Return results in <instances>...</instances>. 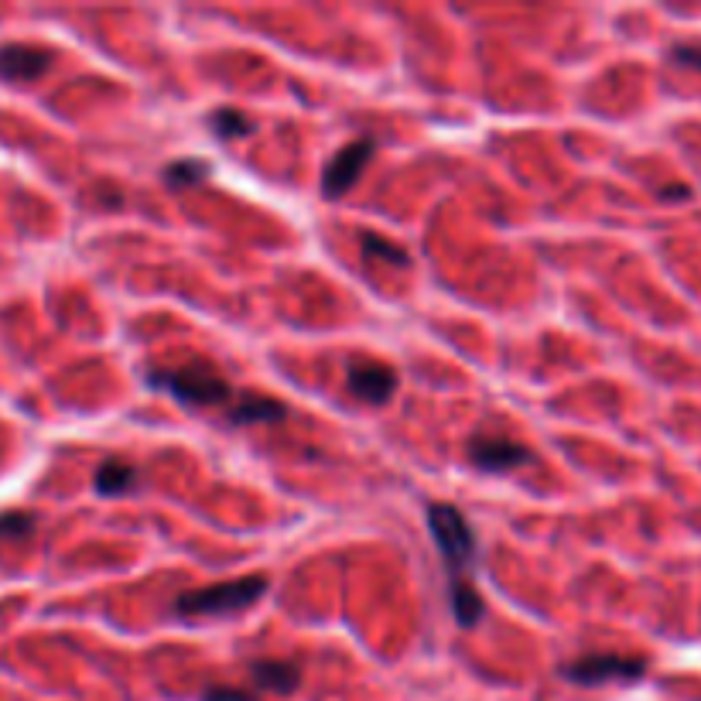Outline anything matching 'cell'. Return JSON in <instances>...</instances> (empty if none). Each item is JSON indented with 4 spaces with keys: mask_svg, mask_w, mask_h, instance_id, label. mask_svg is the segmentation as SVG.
I'll use <instances>...</instances> for the list:
<instances>
[{
    "mask_svg": "<svg viewBox=\"0 0 701 701\" xmlns=\"http://www.w3.org/2000/svg\"><path fill=\"white\" fill-rule=\"evenodd\" d=\"M202 701H257V691L236 688V685H212L202 691Z\"/></svg>",
    "mask_w": 701,
    "mask_h": 701,
    "instance_id": "2e32d148",
    "label": "cell"
},
{
    "mask_svg": "<svg viewBox=\"0 0 701 701\" xmlns=\"http://www.w3.org/2000/svg\"><path fill=\"white\" fill-rule=\"evenodd\" d=\"M226 418L233 425H278L287 418V404L263 394H239L236 401H230Z\"/></svg>",
    "mask_w": 701,
    "mask_h": 701,
    "instance_id": "9c48e42d",
    "label": "cell"
},
{
    "mask_svg": "<svg viewBox=\"0 0 701 701\" xmlns=\"http://www.w3.org/2000/svg\"><path fill=\"white\" fill-rule=\"evenodd\" d=\"M373 158V140H349L346 148H340L332 155V161L325 164L322 172V196L325 199H343L346 192L362 179L367 164Z\"/></svg>",
    "mask_w": 701,
    "mask_h": 701,
    "instance_id": "8992f818",
    "label": "cell"
},
{
    "mask_svg": "<svg viewBox=\"0 0 701 701\" xmlns=\"http://www.w3.org/2000/svg\"><path fill=\"white\" fill-rule=\"evenodd\" d=\"M469 463L482 472H514L527 463H534V452L514 439H496V434H476L466 445Z\"/></svg>",
    "mask_w": 701,
    "mask_h": 701,
    "instance_id": "52a82bcc",
    "label": "cell"
},
{
    "mask_svg": "<svg viewBox=\"0 0 701 701\" xmlns=\"http://www.w3.org/2000/svg\"><path fill=\"white\" fill-rule=\"evenodd\" d=\"M647 674L643 657H623V654H586L562 667V678L582 688H595L606 681H640Z\"/></svg>",
    "mask_w": 701,
    "mask_h": 701,
    "instance_id": "277c9868",
    "label": "cell"
},
{
    "mask_svg": "<svg viewBox=\"0 0 701 701\" xmlns=\"http://www.w3.org/2000/svg\"><path fill=\"white\" fill-rule=\"evenodd\" d=\"M428 530L434 544H439V554L445 562L448 571V602H452V616L463 630H472L479 626L482 613V595L472 582V571L479 562V548H476V534L466 520V514L452 503H428Z\"/></svg>",
    "mask_w": 701,
    "mask_h": 701,
    "instance_id": "6da1fadb",
    "label": "cell"
},
{
    "mask_svg": "<svg viewBox=\"0 0 701 701\" xmlns=\"http://www.w3.org/2000/svg\"><path fill=\"white\" fill-rule=\"evenodd\" d=\"M359 244H362V254H367L370 260H383V263H391V268H407L410 257L404 247H397L394 239H386L380 233H359Z\"/></svg>",
    "mask_w": 701,
    "mask_h": 701,
    "instance_id": "4fadbf2b",
    "label": "cell"
},
{
    "mask_svg": "<svg viewBox=\"0 0 701 701\" xmlns=\"http://www.w3.org/2000/svg\"><path fill=\"white\" fill-rule=\"evenodd\" d=\"M671 62H678V65H685V69H698V72H701V45H698V41L671 45Z\"/></svg>",
    "mask_w": 701,
    "mask_h": 701,
    "instance_id": "e0dca14e",
    "label": "cell"
},
{
    "mask_svg": "<svg viewBox=\"0 0 701 701\" xmlns=\"http://www.w3.org/2000/svg\"><path fill=\"white\" fill-rule=\"evenodd\" d=\"M250 678L260 691H271V694H292L302 685V671L292 661H254L250 664Z\"/></svg>",
    "mask_w": 701,
    "mask_h": 701,
    "instance_id": "30bf717a",
    "label": "cell"
},
{
    "mask_svg": "<svg viewBox=\"0 0 701 701\" xmlns=\"http://www.w3.org/2000/svg\"><path fill=\"white\" fill-rule=\"evenodd\" d=\"M209 127L216 131V137H220V140H236V137H247V134L257 131V124H254V120H250L247 113L230 110V107L216 110V113L209 116Z\"/></svg>",
    "mask_w": 701,
    "mask_h": 701,
    "instance_id": "7c38bea8",
    "label": "cell"
},
{
    "mask_svg": "<svg viewBox=\"0 0 701 701\" xmlns=\"http://www.w3.org/2000/svg\"><path fill=\"white\" fill-rule=\"evenodd\" d=\"M48 65H52V52L41 45H0V83H35L45 76Z\"/></svg>",
    "mask_w": 701,
    "mask_h": 701,
    "instance_id": "ba28073f",
    "label": "cell"
},
{
    "mask_svg": "<svg viewBox=\"0 0 701 701\" xmlns=\"http://www.w3.org/2000/svg\"><path fill=\"white\" fill-rule=\"evenodd\" d=\"M148 383L172 394L185 407H223L233 401V383L209 359H188L172 370H151Z\"/></svg>",
    "mask_w": 701,
    "mask_h": 701,
    "instance_id": "7a4b0ae2",
    "label": "cell"
},
{
    "mask_svg": "<svg viewBox=\"0 0 701 701\" xmlns=\"http://www.w3.org/2000/svg\"><path fill=\"white\" fill-rule=\"evenodd\" d=\"M397 370L386 367L380 359H367V356H353L346 362V391L370 407H383L391 404L397 394Z\"/></svg>",
    "mask_w": 701,
    "mask_h": 701,
    "instance_id": "5b68a950",
    "label": "cell"
},
{
    "mask_svg": "<svg viewBox=\"0 0 701 701\" xmlns=\"http://www.w3.org/2000/svg\"><path fill=\"white\" fill-rule=\"evenodd\" d=\"M35 534V517L32 514H0V538H11V541H24Z\"/></svg>",
    "mask_w": 701,
    "mask_h": 701,
    "instance_id": "9a60e30c",
    "label": "cell"
},
{
    "mask_svg": "<svg viewBox=\"0 0 701 701\" xmlns=\"http://www.w3.org/2000/svg\"><path fill=\"white\" fill-rule=\"evenodd\" d=\"M93 487L100 496H124L137 487V472L131 463H124V458H107V463H100V469H96Z\"/></svg>",
    "mask_w": 701,
    "mask_h": 701,
    "instance_id": "8fae6325",
    "label": "cell"
},
{
    "mask_svg": "<svg viewBox=\"0 0 701 701\" xmlns=\"http://www.w3.org/2000/svg\"><path fill=\"white\" fill-rule=\"evenodd\" d=\"M271 589V582L263 575H247V578H233V582H216L192 589L175 599V613L179 616H236L250 610L260 595Z\"/></svg>",
    "mask_w": 701,
    "mask_h": 701,
    "instance_id": "3957f363",
    "label": "cell"
},
{
    "mask_svg": "<svg viewBox=\"0 0 701 701\" xmlns=\"http://www.w3.org/2000/svg\"><path fill=\"white\" fill-rule=\"evenodd\" d=\"M661 199H691V188L688 185H667L661 192Z\"/></svg>",
    "mask_w": 701,
    "mask_h": 701,
    "instance_id": "ac0fdd59",
    "label": "cell"
},
{
    "mask_svg": "<svg viewBox=\"0 0 701 701\" xmlns=\"http://www.w3.org/2000/svg\"><path fill=\"white\" fill-rule=\"evenodd\" d=\"M206 179H209V164L199 158H182L164 168V185L172 188H192V185H202Z\"/></svg>",
    "mask_w": 701,
    "mask_h": 701,
    "instance_id": "5bb4252c",
    "label": "cell"
}]
</instances>
